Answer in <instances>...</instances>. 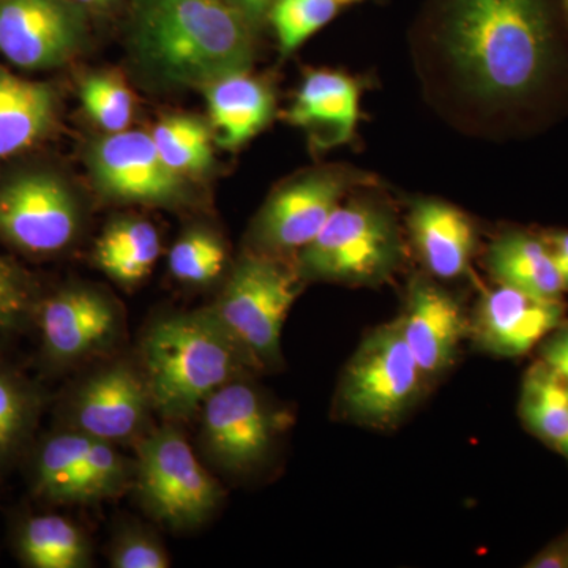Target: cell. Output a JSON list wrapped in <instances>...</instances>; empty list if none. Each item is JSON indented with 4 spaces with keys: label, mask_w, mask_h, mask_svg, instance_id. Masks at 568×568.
<instances>
[{
    "label": "cell",
    "mask_w": 568,
    "mask_h": 568,
    "mask_svg": "<svg viewBox=\"0 0 568 568\" xmlns=\"http://www.w3.org/2000/svg\"><path fill=\"white\" fill-rule=\"evenodd\" d=\"M290 121L304 129L317 149L345 144L357 126V84L338 71H312L295 95Z\"/></svg>",
    "instance_id": "18"
},
{
    "label": "cell",
    "mask_w": 568,
    "mask_h": 568,
    "mask_svg": "<svg viewBox=\"0 0 568 568\" xmlns=\"http://www.w3.org/2000/svg\"><path fill=\"white\" fill-rule=\"evenodd\" d=\"M219 144L239 149L267 125L274 112L271 89L248 71L227 74L204 88Z\"/></svg>",
    "instance_id": "20"
},
{
    "label": "cell",
    "mask_w": 568,
    "mask_h": 568,
    "mask_svg": "<svg viewBox=\"0 0 568 568\" xmlns=\"http://www.w3.org/2000/svg\"><path fill=\"white\" fill-rule=\"evenodd\" d=\"M560 298L538 297L499 284L488 291L470 320V335L480 349L503 358H517L540 345L564 323Z\"/></svg>",
    "instance_id": "16"
},
{
    "label": "cell",
    "mask_w": 568,
    "mask_h": 568,
    "mask_svg": "<svg viewBox=\"0 0 568 568\" xmlns=\"http://www.w3.org/2000/svg\"><path fill=\"white\" fill-rule=\"evenodd\" d=\"M164 163L186 175H203L213 164L211 130L194 115L174 114L156 123L151 134Z\"/></svg>",
    "instance_id": "26"
},
{
    "label": "cell",
    "mask_w": 568,
    "mask_h": 568,
    "mask_svg": "<svg viewBox=\"0 0 568 568\" xmlns=\"http://www.w3.org/2000/svg\"><path fill=\"white\" fill-rule=\"evenodd\" d=\"M540 357L568 383V323H562L540 343Z\"/></svg>",
    "instance_id": "33"
},
{
    "label": "cell",
    "mask_w": 568,
    "mask_h": 568,
    "mask_svg": "<svg viewBox=\"0 0 568 568\" xmlns=\"http://www.w3.org/2000/svg\"><path fill=\"white\" fill-rule=\"evenodd\" d=\"M446 44L467 85L491 100L519 99L547 70L551 31L541 0H455Z\"/></svg>",
    "instance_id": "2"
},
{
    "label": "cell",
    "mask_w": 568,
    "mask_h": 568,
    "mask_svg": "<svg viewBox=\"0 0 568 568\" xmlns=\"http://www.w3.org/2000/svg\"><path fill=\"white\" fill-rule=\"evenodd\" d=\"M398 323L428 383L454 366L463 339L470 334V320L458 298L426 280L410 286Z\"/></svg>",
    "instance_id": "17"
},
{
    "label": "cell",
    "mask_w": 568,
    "mask_h": 568,
    "mask_svg": "<svg viewBox=\"0 0 568 568\" xmlns=\"http://www.w3.org/2000/svg\"><path fill=\"white\" fill-rule=\"evenodd\" d=\"M302 278L275 256L254 253L235 265L211 312L260 368L282 361L286 317Z\"/></svg>",
    "instance_id": "7"
},
{
    "label": "cell",
    "mask_w": 568,
    "mask_h": 568,
    "mask_svg": "<svg viewBox=\"0 0 568 568\" xmlns=\"http://www.w3.org/2000/svg\"><path fill=\"white\" fill-rule=\"evenodd\" d=\"M40 301L32 276L0 256V345L36 323Z\"/></svg>",
    "instance_id": "29"
},
{
    "label": "cell",
    "mask_w": 568,
    "mask_h": 568,
    "mask_svg": "<svg viewBox=\"0 0 568 568\" xmlns=\"http://www.w3.org/2000/svg\"><path fill=\"white\" fill-rule=\"evenodd\" d=\"M518 410L534 436L558 448L568 436L567 381L545 362H537L523 379Z\"/></svg>",
    "instance_id": "25"
},
{
    "label": "cell",
    "mask_w": 568,
    "mask_h": 568,
    "mask_svg": "<svg viewBox=\"0 0 568 568\" xmlns=\"http://www.w3.org/2000/svg\"><path fill=\"white\" fill-rule=\"evenodd\" d=\"M564 3H566V10H567V13H568V0H564Z\"/></svg>",
    "instance_id": "40"
},
{
    "label": "cell",
    "mask_w": 568,
    "mask_h": 568,
    "mask_svg": "<svg viewBox=\"0 0 568 568\" xmlns=\"http://www.w3.org/2000/svg\"><path fill=\"white\" fill-rule=\"evenodd\" d=\"M428 384L395 320L369 332L347 362L336 406L354 424L392 428L413 410Z\"/></svg>",
    "instance_id": "4"
},
{
    "label": "cell",
    "mask_w": 568,
    "mask_h": 568,
    "mask_svg": "<svg viewBox=\"0 0 568 568\" xmlns=\"http://www.w3.org/2000/svg\"><path fill=\"white\" fill-rule=\"evenodd\" d=\"M487 261L489 272L499 284L547 298H560L566 291L547 242L534 235H503L489 246Z\"/></svg>",
    "instance_id": "22"
},
{
    "label": "cell",
    "mask_w": 568,
    "mask_h": 568,
    "mask_svg": "<svg viewBox=\"0 0 568 568\" xmlns=\"http://www.w3.org/2000/svg\"><path fill=\"white\" fill-rule=\"evenodd\" d=\"M227 260L226 245L212 231L196 227L186 231L173 245L170 253V271L179 282L212 283L222 275Z\"/></svg>",
    "instance_id": "28"
},
{
    "label": "cell",
    "mask_w": 568,
    "mask_h": 568,
    "mask_svg": "<svg viewBox=\"0 0 568 568\" xmlns=\"http://www.w3.org/2000/svg\"><path fill=\"white\" fill-rule=\"evenodd\" d=\"M347 189L342 174L313 173L287 183L265 204L254 224V241L264 254L301 252L339 207Z\"/></svg>",
    "instance_id": "15"
},
{
    "label": "cell",
    "mask_w": 568,
    "mask_h": 568,
    "mask_svg": "<svg viewBox=\"0 0 568 568\" xmlns=\"http://www.w3.org/2000/svg\"><path fill=\"white\" fill-rule=\"evenodd\" d=\"M134 466L115 444L65 428L37 448L32 457L33 495L54 506L100 503L133 487Z\"/></svg>",
    "instance_id": "8"
},
{
    "label": "cell",
    "mask_w": 568,
    "mask_h": 568,
    "mask_svg": "<svg viewBox=\"0 0 568 568\" xmlns=\"http://www.w3.org/2000/svg\"><path fill=\"white\" fill-rule=\"evenodd\" d=\"M88 32V11L73 0H0V54L20 69L65 65Z\"/></svg>",
    "instance_id": "11"
},
{
    "label": "cell",
    "mask_w": 568,
    "mask_h": 568,
    "mask_svg": "<svg viewBox=\"0 0 568 568\" xmlns=\"http://www.w3.org/2000/svg\"><path fill=\"white\" fill-rule=\"evenodd\" d=\"M338 3L355 2V0H336Z\"/></svg>",
    "instance_id": "39"
},
{
    "label": "cell",
    "mask_w": 568,
    "mask_h": 568,
    "mask_svg": "<svg viewBox=\"0 0 568 568\" xmlns=\"http://www.w3.org/2000/svg\"><path fill=\"white\" fill-rule=\"evenodd\" d=\"M529 568H568V532L541 549L526 564Z\"/></svg>",
    "instance_id": "34"
},
{
    "label": "cell",
    "mask_w": 568,
    "mask_h": 568,
    "mask_svg": "<svg viewBox=\"0 0 568 568\" xmlns=\"http://www.w3.org/2000/svg\"><path fill=\"white\" fill-rule=\"evenodd\" d=\"M73 2L80 3L84 9H106L118 0H73Z\"/></svg>",
    "instance_id": "37"
},
{
    "label": "cell",
    "mask_w": 568,
    "mask_h": 568,
    "mask_svg": "<svg viewBox=\"0 0 568 568\" xmlns=\"http://www.w3.org/2000/svg\"><path fill=\"white\" fill-rule=\"evenodd\" d=\"M110 564L114 568H168L171 559L151 530L129 526L119 530L112 541Z\"/></svg>",
    "instance_id": "32"
},
{
    "label": "cell",
    "mask_w": 568,
    "mask_h": 568,
    "mask_svg": "<svg viewBox=\"0 0 568 568\" xmlns=\"http://www.w3.org/2000/svg\"><path fill=\"white\" fill-rule=\"evenodd\" d=\"M245 14L250 21H260L264 14H268L275 0H224Z\"/></svg>",
    "instance_id": "36"
},
{
    "label": "cell",
    "mask_w": 568,
    "mask_h": 568,
    "mask_svg": "<svg viewBox=\"0 0 568 568\" xmlns=\"http://www.w3.org/2000/svg\"><path fill=\"white\" fill-rule=\"evenodd\" d=\"M556 450H558L560 455H564L568 462V436L566 437V440H564V443L560 444L558 448H556Z\"/></svg>",
    "instance_id": "38"
},
{
    "label": "cell",
    "mask_w": 568,
    "mask_h": 568,
    "mask_svg": "<svg viewBox=\"0 0 568 568\" xmlns=\"http://www.w3.org/2000/svg\"><path fill=\"white\" fill-rule=\"evenodd\" d=\"M338 6L336 0H275L268 18L284 54L297 50L334 20Z\"/></svg>",
    "instance_id": "31"
},
{
    "label": "cell",
    "mask_w": 568,
    "mask_h": 568,
    "mask_svg": "<svg viewBox=\"0 0 568 568\" xmlns=\"http://www.w3.org/2000/svg\"><path fill=\"white\" fill-rule=\"evenodd\" d=\"M133 487L145 511L174 530L201 528L224 497L222 485L173 426L141 437Z\"/></svg>",
    "instance_id": "6"
},
{
    "label": "cell",
    "mask_w": 568,
    "mask_h": 568,
    "mask_svg": "<svg viewBox=\"0 0 568 568\" xmlns=\"http://www.w3.org/2000/svg\"><path fill=\"white\" fill-rule=\"evenodd\" d=\"M409 227L422 261L437 278H458L469 271L476 231L465 213L439 201H420L410 212Z\"/></svg>",
    "instance_id": "19"
},
{
    "label": "cell",
    "mask_w": 568,
    "mask_h": 568,
    "mask_svg": "<svg viewBox=\"0 0 568 568\" xmlns=\"http://www.w3.org/2000/svg\"><path fill=\"white\" fill-rule=\"evenodd\" d=\"M152 410L142 369L115 364L78 387L67 407V428L111 444L130 443L144 433Z\"/></svg>",
    "instance_id": "14"
},
{
    "label": "cell",
    "mask_w": 568,
    "mask_h": 568,
    "mask_svg": "<svg viewBox=\"0 0 568 568\" xmlns=\"http://www.w3.org/2000/svg\"><path fill=\"white\" fill-rule=\"evenodd\" d=\"M58 112L51 85L22 80L0 67V160L43 140Z\"/></svg>",
    "instance_id": "21"
},
{
    "label": "cell",
    "mask_w": 568,
    "mask_h": 568,
    "mask_svg": "<svg viewBox=\"0 0 568 568\" xmlns=\"http://www.w3.org/2000/svg\"><path fill=\"white\" fill-rule=\"evenodd\" d=\"M201 414L204 454L223 473L237 477L260 469L290 425V418L245 379L219 388Z\"/></svg>",
    "instance_id": "9"
},
{
    "label": "cell",
    "mask_w": 568,
    "mask_h": 568,
    "mask_svg": "<svg viewBox=\"0 0 568 568\" xmlns=\"http://www.w3.org/2000/svg\"><path fill=\"white\" fill-rule=\"evenodd\" d=\"M93 256L111 280L123 286H136L152 274L159 261V233L145 220H115L103 231Z\"/></svg>",
    "instance_id": "24"
},
{
    "label": "cell",
    "mask_w": 568,
    "mask_h": 568,
    "mask_svg": "<svg viewBox=\"0 0 568 568\" xmlns=\"http://www.w3.org/2000/svg\"><path fill=\"white\" fill-rule=\"evenodd\" d=\"M153 410L170 422L201 413L219 388L260 368L209 310L162 317L141 342Z\"/></svg>",
    "instance_id": "3"
},
{
    "label": "cell",
    "mask_w": 568,
    "mask_h": 568,
    "mask_svg": "<svg viewBox=\"0 0 568 568\" xmlns=\"http://www.w3.org/2000/svg\"><path fill=\"white\" fill-rule=\"evenodd\" d=\"M545 242H547L552 263H555L556 268H558L564 286L568 290V231L551 234L548 241Z\"/></svg>",
    "instance_id": "35"
},
{
    "label": "cell",
    "mask_w": 568,
    "mask_h": 568,
    "mask_svg": "<svg viewBox=\"0 0 568 568\" xmlns=\"http://www.w3.org/2000/svg\"><path fill=\"white\" fill-rule=\"evenodd\" d=\"M14 551L31 568H85L92 562L89 538L61 515H32L14 534Z\"/></svg>",
    "instance_id": "23"
},
{
    "label": "cell",
    "mask_w": 568,
    "mask_h": 568,
    "mask_svg": "<svg viewBox=\"0 0 568 568\" xmlns=\"http://www.w3.org/2000/svg\"><path fill=\"white\" fill-rule=\"evenodd\" d=\"M122 323L114 301L88 286L62 287L41 298L36 316L41 351L55 366L77 365L110 349Z\"/></svg>",
    "instance_id": "13"
},
{
    "label": "cell",
    "mask_w": 568,
    "mask_h": 568,
    "mask_svg": "<svg viewBox=\"0 0 568 568\" xmlns=\"http://www.w3.org/2000/svg\"><path fill=\"white\" fill-rule=\"evenodd\" d=\"M80 97L89 118L104 132H125L132 123L133 97L121 78L92 74L82 80Z\"/></svg>",
    "instance_id": "30"
},
{
    "label": "cell",
    "mask_w": 568,
    "mask_h": 568,
    "mask_svg": "<svg viewBox=\"0 0 568 568\" xmlns=\"http://www.w3.org/2000/svg\"><path fill=\"white\" fill-rule=\"evenodd\" d=\"M97 189L114 201L178 207L189 200L185 178L160 155L151 134L108 133L89 151Z\"/></svg>",
    "instance_id": "12"
},
{
    "label": "cell",
    "mask_w": 568,
    "mask_h": 568,
    "mask_svg": "<svg viewBox=\"0 0 568 568\" xmlns=\"http://www.w3.org/2000/svg\"><path fill=\"white\" fill-rule=\"evenodd\" d=\"M40 395L32 384L0 368V465L29 439L40 414Z\"/></svg>",
    "instance_id": "27"
},
{
    "label": "cell",
    "mask_w": 568,
    "mask_h": 568,
    "mask_svg": "<svg viewBox=\"0 0 568 568\" xmlns=\"http://www.w3.org/2000/svg\"><path fill=\"white\" fill-rule=\"evenodd\" d=\"M81 224L77 194L58 174L24 171L0 183V239L21 253H61L77 241Z\"/></svg>",
    "instance_id": "10"
},
{
    "label": "cell",
    "mask_w": 568,
    "mask_h": 568,
    "mask_svg": "<svg viewBox=\"0 0 568 568\" xmlns=\"http://www.w3.org/2000/svg\"><path fill=\"white\" fill-rule=\"evenodd\" d=\"M403 256L392 213L372 203L339 204L321 233L298 252L302 280L372 284L386 280Z\"/></svg>",
    "instance_id": "5"
},
{
    "label": "cell",
    "mask_w": 568,
    "mask_h": 568,
    "mask_svg": "<svg viewBox=\"0 0 568 568\" xmlns=\"http://www.w3.org/2000/svg\"><path fill=\"white\" fill-rule=\"evenodd\" d=\"M138 62L168 85L205 88L252 67V21L224 0H133Z\"/></svg>",
    "instance_id": "1"
}]
</instances>
